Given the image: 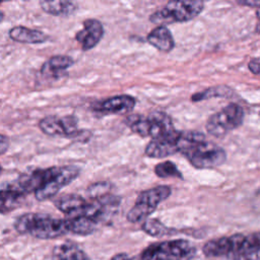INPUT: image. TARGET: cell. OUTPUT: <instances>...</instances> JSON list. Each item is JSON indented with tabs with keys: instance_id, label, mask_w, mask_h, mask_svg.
Here are the masks:
<instances>
[{
	"instance_id": "2e32d148",
	"label": "cell",
	"mask_w": 260,
	"mask_h": 260,
	"mask_svg": "<svg viewBox=\"0 0 260 260\" xmlns=\"http://www.w3.org/2000/svg\"><path fill=\"white\" fill-rule=\"evenodd\" d=\"M147 42L161 52H170L175 46L172 32L166 25H157L147 35Z\"/></svg>"
},
{
	"instance_id": "603a6c76",
	"label": "cell",
	"mask_w": 260,
	"mask_h": 260,
	"mask_svg": "<svg viewBox=\"0 0 260 260\" xmlns=\"http://www.w3.org/2000/svg\"><path fill=\"white\" fill-rule=\"evenodd\" d=\"M233 92V90L225 86V85H217V86H212L209 88H206L202 91L196 92L192 95L191 100L193 102H199L203 100H207L213 96H228Z\"/></svg>"
},
{
	"instance_id": "44dd1931",
	"label": "cell",
	"mask_w": 260,
	"mask_h": 260,
	"mask_svg": "<svg viewBox=\"0 0 260 260\" xmlns=\"http://www.w3.org/2000/svg\"><path fill=\"white\" fill-rule=\"evenodd\" d=\"M242 258L245 260H260V232L246 237L242 249Z\"/></svg>"
},
{
	"instance_id": "7a4b0ae2",
	"label": "cell",
	"mask_w": 260,
	"mask_h": 260,
	"mask_svg": "<svg viewBox=\"0 0 260 260\" xmlns=\"http://www.w3.org/2000/svg\"><path fill=\"white\" fill-rule=\"evenodd\" d=\"M14 229L21 235H29L41 240L56 239L69 232L65 218L34 212L18 216L14 221Z\"/></svg>"
},
{
	"instance_id": "8fae6325",
	"label": "cell",
	"mask_w": 260,
	"mask_h": 260,
	"mask_svg": "<svg viewBox=\"0 0 260 260\" xmlns=\"http://www.w3.org/2000/svg\"><path fill=\"white\" fill-rule=\"evenodd\" d=\"M136 100L128 94L114 95L98 101L92 105V110L101 114H126L133 110Z\"/></svg>"
},
{
	"instance_id": "484cf974",
	"label": "cell",
	"mask_w": 260,
	"mask_h": 260,
	"mask_svg": "<svg viewBox=\"0 0 260 260\" xmlns=\"http://www.w3.org/2000/svg\"><path fill=\"white\" fill-rule=\"evenodd\" d=\"M111 187H112V185L109 182H106V181L98 182V183L90 185L87 188V192L90 195V198H94V197H99V196L109 193V190L111 189Z\"/></svg>"
},
{
	"instance_id": "5bb4252c",
	"label": "cell",
	"mask_w": 260,
	"mask_h": 260,
	"mask_svg": "<svg viewBox=\"0 0 260 260\" xmlns=\"http://www.w3.org/2000/svg\"><path fill=\"white\" fill-rule=\"evenodd\" d=\"M0 195H1L0 209L2 214L10 212L13 209L17 208L21 204L25 196V194L18 188L15 182L2 184Z\"/></svg>"
},
{
	"instance_id": "f1b7e54d",
	"label": "cell",
	"mask_w": 260,
	"mask_h": 260,
	"mask_svg": "<svg viewBox=\"0 0 260 260\" xmlns=\"http://www.w3.org/2000/svg\"><path fill=\"white\" fill-rule=\"evenodd\" d=\"M238 4L245 5V6H250V7H260V0H247V1H238Z\"/></svg>"
},
{
	"instance_id": "3957f363",
	"label": "cell",
	"mask_w": 260,
	"mask_h": 260,
	"mask_svg": "<svg viewBox=\"0 0 260 260\" xmlns=\"http://www.w3.org/2000/svg\"><path fill=\"white\" fill-rule=\"evenodd\" d=\"M196 247L184 239L157 242L146 247L141 253V260H192Z\"/></svg>"
},
{
	"instance_id": "6da1fadb",
	"label": "cell",
	"mask_w": 260,
	"mask_h": 260,
	"mask_svg": "<svg viewBox=\"0 0 260 260\" xmlns=\"http://www.w3.org/2000/svg\"><path fill=\"white\" fill-rule=\"evenodd\" d=\"M179 152L199 170L213 169L226 160L225 150L207 141L205 135L198 131H181Z\"/></svg>"
},
{
	"instance_id": "30bf717a",
	"label": "cell",
	"mask_w": 260,
	"mask_h": 260,
	"mask_svg": "<svg viewBox=\"0 0 260 260\" xmlns=\"http://www.w3.org/2000/svg\"><path fill=\"white\" fill-rule=\"evenodd\" d=\"M181 131L156 139H151L145 149L144 153L148 157L152 158H162L169 155H173L176 152H179V141H180Z\"/></svg>"
},
{
	"instance_id": "7402d4cb",
	"label": "cell",
	"mask_w": 260,
	"mask_h": 260,
	"mask_svg": "<svg viewBox=\"0 0 260 260\" xmlns=\"http://www.w3.org/2000/svg\"><path fill=\"white\" fill-rule=\"evenodd\" d=\"M125 124L131 129L132 132L138 134L141 137L149 136V119L140 114L128 115L125 119Z\"/></svg>"
},
{
	"instance_id": "83f0119b",
	"label": "cell",
	"mask_w": 260,
	"mask_h": 260,
	"mask_svg": "<svg viewBox=\"0 0 260 260\" xmlns=\"http://www.w3.org/2000/svg\"><path fill=\"white\" fill-rule=\"evenodd\" d=\"M8 145H9V140L8 138L5 136V135H1V138H0V152L1 154H4L6 149L8 148Z\"/></svg>"
},
{
	"instance_id": "52a82bcc",
	"label": "cell",
	"mask_w": 260,
	"mask_h": 260,
	"mask_svg": "<svg viewBox=\"0 0 260 260\" xmlns=\"http://www.w3.org/2000/svg\"><path fill=\"white\" fill-rule=\"evenodd\" d=\"M245 113L241 106L231 103L212 114L205 125L207 132L214 137H222L242 125Z\"/></svg>"
},
{
	"instance_id": "f546056e",
	"label": "cell",
	"mask_w": 260,
	"mask_h": 260,
	"mask_svg": "<svg viewBox=\"0 0 260 260\" xmlns=\"http://www.w3.org/2000/svg\"><path fill=\"white\" fill-rule=\"evenodd\" d=\"M111 260H130V257L126 253H119L114 255Z\"/></svg>"
},
{
	"instance_id": "d6986e66",
	"label": "cell",
	"mask_w": 260,
	"mask_h": 260,
	"mask_svg": "<svg viewBox=\"0 0 260 260\" xmlns=\"http://www.w3.org/2000/svg\"><path fill=\"white\" fill-rule=\"evenodd\" d=\"M86 202L87 200L79 195L67 194L57 198L54 201V205L67 216L81 210L85 206Z\"/></svg>"
},
{
	"instance_id": "ac0fdd59",
	"label": "cell",
	"mask_w": 260,
	"mask_h": 260,
	"mask_svg": "<svg viewBox=\"0 0 260 260\" xmlns=\"http://www.w3.org/2000/svg\"><path fill=\"white\" fill-rule=\"evenodd\" d=\"M53 260H90V258L76 244L66 242L54 248Z\"/></svg>"
},
{
	"instance_id": "7c38bea8",
	"label": "cell",
	"mask_w": 260,
	"mask_h": 260,
	"mask_svg": "<svg viewBox=\"0 0 260 260\" xmlns=\"http://www.w3.org/2000/svg\"><path fill=\"white\" fill-rule=\"evenodd\" d=\"M104 34L105 29L100 20L87 18L83 21V28L75 35V39L81 45L83 51H88L100 43Z\"/></svg>"
},
{
	"instance_id": "cb8c5ba5",
	"label": "cell",
	"mask_w": 260,
	"mask_h": 260,
	"mask_svg": "<svg viewBox=\"0 0 260 260\" xmlns=\"http://www.w3.org/2000/svg\"><path fill=\"white\" fill-rule=\"evenodd\" d=\"M154 174L159 177V178H178V179H183V175L180 172V170L177 168V166L171 161V160H166L162 162L157 164L154 169Z\"/></svg>"
},
{
	"instance_id": "277c9868",
	"label": "cell",
	"mask_w": 260,
	"mask_h": 260,
	"mask_svg": "<svg viewBox=\"0 0 260 260\" xmlns=\"http://www.w3.org/2000/svg\"><path fill=\"white\" fill-rule=\"evenodd\" d=\"M204 8V2L195 1H169L161 9L153 12L149 20L158 25H165L174 22H185L195 18Z\"/></svg>"
},
{
	"instance_id": "e0dca14e",
	"label": "cell",
	"mask_w": 260,
	"mask_h": 260,
	"mask_svg": "<svg viewBox=\"0 0 260 260\" xmlns=\"http://www.w3.org/2000/svg\"><path fill=\"white\" fill-rule=\"evenodd\" d=\"M9 37L13 41L23 44H41L49 39L45 32L22 25L13 26L9 30Z\"/></svg>"
},
{
	"instance_id": "4dcf8cb0",
	"label": "cell",
	"mask_w": 260,
	"mask_h": 260,
	"mask_svg": "<svg viewBox=\"0 0 260 260\" xmlns=\"http://www.w3.org/2000/svg\"><path fill=\"white\" fill-rule=\"evenodd\" d=\"M255 30L257 34H260V16L258 18V21H257V24H256V27H255Z\"/></svg>"
},
{
	"instance_id": "4fadbf2b",
	"label": "cell",
	"mask_w": 260,
	"mask_h": 260,
	"mask_svg": "<svg viewBox=\"0 0 260 260\" xmlns=\"http://www.w3.org/2000/svg\"><path fill=\"white\" fill-rule=\"evenodd\" d=\"M149 119V136L152 139L170 136L176 133L171 117L161 111H155L148 116Z\"/></svg>"
},
{
	"instance_id": "9c48e42d",
	"label": "cell",
	"mask_w": 260,
	"mask_h": 260,
	"mask_svg": "<svg viewBox=\"0 0 260 260\" xmlns=\"http://www.w3.org/2000/svg\"><path fill=\"white\" fill-rule=\"evenodd\" d=\"M80 174V168L75 165L56 167V170L49 181L38 191L35 197L39 201H45L54 197L63 187L74 181Z\"/></svg>"
},
{
	"instance_id": "ffe728a7",
	"label": "cell",
	"mask_w": 260,
	"mask_h": 260,
	"mask_svg": "<svg viewBox=\"0 0 260 260\" xmlns=\"http://www.w3.org/2000/svg\"><path fill=\"white\" fill-rule=\"evenodd\" d=\"M40 6L42 10L48 14L63 16H68L72 14L77 8V4L75 2L65 0L40 1Z\"/></svg>"
},
{
	"instance_id": "9a60e30c",
	"label": "cell",
	"mask_w": 260,
	"mask_h": 260,
	"mask_svg": "<svg viewBox=\"0 0 260 260\" xmlns=\"http://www.w3.org/2000/svg\"><path fill=\"white\" fill-rule=\"evenodd\" d=\"M74 61L71 57L65 55H56L49 58L41 67V73L44 76L59 78L65 75L68 68L73 65Z\"/></svg>"
},
{
	"instance_id": "1f68e13d",
	"label": "cell",
	"mask_w": 260,
	"mask_h": 260,
	"mask_svg": "<svg viewBox=\"0 0 260 260\" xmlns=\"http://www.w3.org/2000/svg\"><path fill=\"white\" fill-rule=\"evenodd\" d=\"M259 114H260V112H259Z\"/></svg>"
},
{
	"instance_id": "5b68a950",
	"label": "cell",
	"mask_w": 260,
	"mask_h": 260,
	"mask_svg": "<svg viewBox=\"0 0 260 260\" xmlns=\"http://www.w3.org/2000/svg\"><path fill=\"white\" fill-rule=\"evenodd\" d=\"M172 193L170 186L161 185L142 191L136 198L132 208L127 213V220L136 223L147 218Z\"/></svg>"
},
{
	"instance_id": "8992f818",
	"label": "cell",
	"mask_w": 260,
	"mask_h": 260,
	"mask_svg": "<svg viewBox=\"0 0 260 260\" xmlns=\"http://www.w3.org/2000/svg\"><path fill=\"white\" fill-rule=\"evenodd\" d=\"M39 127L46 135L78 138V140L82 142L90 139L91 135L90 131L79 130L77 128V118L73 115L63 117L55 115L46 116L40 120Z\"/></svg>"
},
{
	"instance_id": "d4e9b609",
	"label": "cell",
	"mask_w": 260,
	"mask_h": 260,
	"mask_svg": "<svg viewBox=\"0 0 260 260\" xmlns=\"http://www.w3.org/2000/svg\"><path fill=\"white\" fill-rule=\"evenodd\" d=\"M141 229L143 230L144 233L151 237H162L171 234V230L156 218L146 219L142 223Z\"/></svg>"
},
{
	"instance_id": "4316f807",
	"label": "cell",
	"mask_w": 260,
	"mask_h": 260,
	"mask_svg": "<svg viewBox=\"0 0 260 260\" xmlns=\"http://www.w3.org/2000/svg\"><path fill=\"white\" fill-rule=\"evenodd\" d=\"M248 67L251 72H253L254 74L260 75V60H258V59L251 60L248 64Z\"/></svg>"
},
{
	"instance_id": "ba28073f",
	"label": "cell",
	"mask_w": 260,
	"mask_h": 260,
	"mask_svg": "<svg viewBox=\"0 0 260 260\" xmlns=\"http://www.w3.org/2000/svg\"><path fill=\"white\" fill-rule=\"evenodd\" d=\"M246 236L235 234L206 242L202 252L206 257H226L230 260H241L242 249Z\"/></svg>"
}]
</instances>
